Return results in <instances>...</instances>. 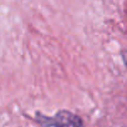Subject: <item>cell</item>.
Listing matches in <instances>:
<instances>
[{
  "instance_id": "obj_1",
  "label": "cell",
  "mask_w": 127,
  "mask_h": 127,
  "mask_svg": "<svg viewBox=\"0 0 127 127\" xmlns=\"http://www.w3.org/2000/svg\"><path fill=\"white\" fill-rule=\"evenodd\" d=\"M45 125L55 126V127H81L82 126L81 120L74 113L67 111H61L52 118H47Z\"/></svg>"
}]
</instances>
